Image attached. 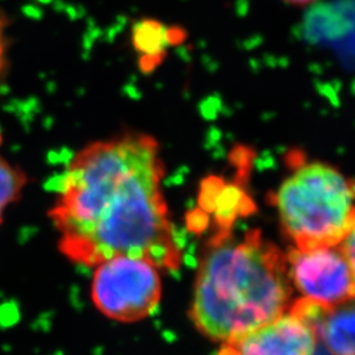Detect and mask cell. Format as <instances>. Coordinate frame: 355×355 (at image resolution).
Segmentation results:
<instances>
[{
	"mask_svg": "<svg viewBox=\"0 0 355 355\" xmlns=\"http://www.w3.org/2000/svg\"><path fill=\"white\" fill-rule=\"evenodd\" d=\"M164 175L159 144L141 132L92 141L74 153L48 211L58 232V252L87 268L132 255L177 271L182 254L168 218Z\"/></svg>",
	"mask_w": 355,
	"mask_h": 355,
	"instance_id": "cell-1",
	"label": "cell"
},
{
	"mask_svg": "<svg viewBox=\"0 0 355 355\" xmlns=\"http://www.w3.org/2000/svg\"><path fill=\"white\" fill-rule=\"evenodd\" d=\"M287 255L261 232L216 234L198 266L190 318L204 337L228 343L290 309Z\"/></svg>",
	"mask_w": 355,
	"mask_h": 355,
	"instance_id": "cell-2",
	"label": "cell"
},
{
	"mask_svg": "<svg viewBox=\"0 0 355 355\" xmlns=\"http://www.w3.org/2000/svg\"><path fill=\"white\" fill-rule=\"evenodd\" d=\"M274 203L296 249L337 246L354 227L355 180L325 162L299 164Z\"/></svg>",
	"mask_w": 355,
	"mask_h": 355,
	"instance_id": "cell-3",
	"label": "cell"
},
{
	"mask_svg": "<svg viewBox=\"0 0 355 355\" xmlns=\"http://www.w3.org/2000/svg\"><path fill=\"white\" fill-rule=\"evenodd\" d=\"M161 268L152 261L116 255L92 267L89 297L108 320L136 324L150 318L162 299Z\"/></svg>",
	"mask_w": 355,
	"mask_h": 355,
	"instance_id": "cell-4",
	"label": "cell"
},
{
	"mask_svg": "<svg viewBox=\"0 0 355 355\" xmlns=\"http://www.w3.org/2000/svg\"><path fill=\"white\" fill-rule=\"evenodd\" d=\"M287 255L292 286L322 308L355 299V279L340 245L313 249L293 248Z\"/></svg>",
	"mask_w": 355,
	"mask_h": 355,
	"instance_id": "cell-5",
	"label": "cell"
},
{
	"mask_svg": "<svg viewBox=\"0 0 355 355\" xmlns=\"http://www.w3.org/2000/svg\"><path fill=\"white\" fill-rule=\"evenodd\" d=\"M318 343L313 325L290 308L265 327L223 343L218 355H315Z\"/></svg>",
	"mask_w": 355,
	"mask_h": 355,
	"instance_id": "cell-6",
	"label": "cell"
},
{
	"mask_svg": "<svg viewBox=\"0 0 355 355\" xmlns=\"http://www.w3.org/2000/svg\"><path fill=\"white\" fill-rule=\"evenodd\" d=\"M291 309L304 316L331 355H355V299L331 308L300 300Z\"/></svg>",
	"mask_w": 355,
	"mask_h": 355,
	"instance_id": "cell-7",
	"label": "cell"
},
{
	"mask_svg": "<svg viewBox=\"0 0 355 355\" xmlns=\"http://www.w3.org/2000/svg\"><path fill=\"white\" fill-rule=\"evenodd\" d=\"M186 31L180 26H168L159 20L144 19L133 26L132 41L141 54L140 66L144 73H152L164 62L170 46L184 42Z\"/></svg>",
	"mask_w": 355,
	"mask_h": 355,
	"instance_id": "cell-8",
	"label": "cell"
},
{
	"mask_svg": "<svg viewBox=\"0 0 355 355\" xmlns=\"http://www.w3.org/2000/svg\"><path fill=\"white\" fill-rule=\"evenodd\" d=\"M28 183L26 170L0 155V227L4 223L6 211L21 199Z\"/></svg>",
	"mask_w": 355,
	"mask_h": 355,
	"instance_id": "cell-9",
	"label": "cell"
},
{
	"mask_svg": "<svg viewBox=\"0 0 355 355\" xmlns=\"http://www.w3.org/2000/svg\"><path fill=\"white\" fill-rule=\"evenodd\" d=\"M340 246L347 258L349 265L352 267L355 279V224L353 229L349 232V234L345 237V240L340 243Z\"/></svg>",
	"mask_w": 355,
	"mask_h": 355,
	"instance_id": "cell-10",
	"label": "cell"
},
{
	"mask_svg": "<svg viewBox=\"0 0 355 355\" xmlns=\"http://www.w3.org/2000/svg\"><path fill=\"white\" fill-rule=\"evenodd\" d=\"M290 6H296V7H302V6H308L316 0H282Z\"/></svg>",
	"mask_w": 355,
	"mask_h": 355,
	"instance_id": "cell-11",
	"label": "cell"
},
{
	"mask_svg": "<svg viewBox=\"0 0 355 355\" xmlns=\"http://www.w3.org/2000/svg\"><path fill=\"white\" fill-rule=\"evenodd\" d=\"M3 53H4V46H3V42L0 41V70H1V67H3V64H4V60H3Z\"/></svg>",
	"mask_w": 355,
	"mask_h": 355,
	"instance_id": "cell-12",
	"label": "cell"
},
{
	"mask_svg": "<svg viewBox=\"0 0 355 355\" xmlns=\"http://www.w3.org/2000/svg\"><path fill=\"white\" fill-rule=\"evenodd\" d=\"M3 26H4V21H3V19L0 17V41H1V31H3Z\"/></svg>",
	"mask_w": 355,
	"mask_h": 355,
	"instance_id": "cell-13",
	"label": "cell"
}]
</instances>
